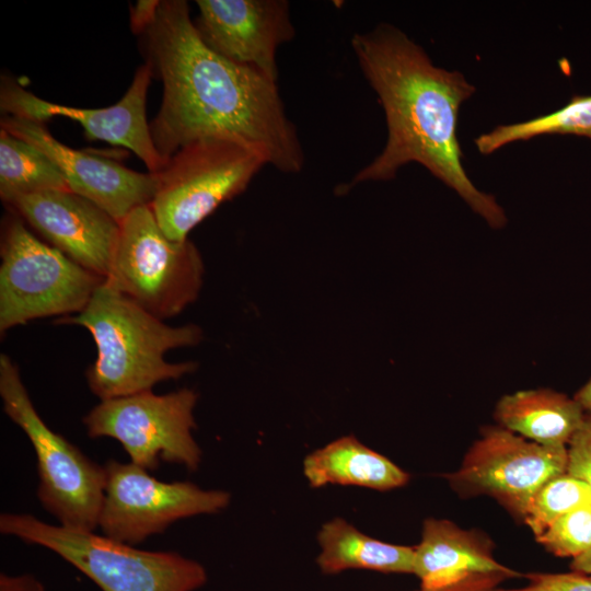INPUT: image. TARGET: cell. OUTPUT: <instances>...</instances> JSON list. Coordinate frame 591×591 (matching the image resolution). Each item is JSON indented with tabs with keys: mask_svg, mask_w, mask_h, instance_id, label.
Masks as SVG:
<instances>
[{
	"mask_svg": "<svg viewBox=\"0 0 591 591\" xmlns=\"http://www.w3.org/2000/svg\"><path fill=\"white\" fill-rule=\"evenodd\" d=\"M5 206L49 245L106 278L119 235V222L106 211L69 189L22 196Z\"/></svg>",
	"mask_w": 591,
	"mask_h": 591,
	"instance_id": "15",
	"label": "cell"
},
{
	"mask_svg": "<svg viewBox=\"0 0 591 591\" xmlns=\"http://www.w3.org/2000/svg\"><path fill=\"white\" fill-rule=\"evenodd\" d=\"M159 0H139L130 9L131 30L143 34L152 24L159 8Z\"/></svg>",
	"mask_w": 591,
	"mask_h": 591,
	"instance_id": "27",
	"label": "cell"
},
{
	"mask_svg": "<svg viewBox=\"0 0 591 591\" xmlns=\"http://www.w3.org/2000/svg\"><path fill=\"white\" fill-rule=\"evenodd\" d=\"M194 22L217 54L278 81L277 50L296 35L286 0H197Z\"/></svg>",
	"mask_w": 591,
	"mask_h": 591,
	"instance_id": "14",
	"label": "cell"
},
{
	"mask_svg": "<svg viewBox=\"0 0 591 591\" xmlns=\"http://www.w3.org/2000/svg\"><path fill=\"white\" fill-rule=\"evenodd\" d=\"M0 591H45L44 586L33 576L1 575Z\"/></svg>",
	"mask_w": 591,
	"mask_h": 591,
	"instance_id": "28",
	"label": "cell"
},
{
	"mask_svg": "<svg viewBox=\"0 0 591 591\" xmlns=\"http://www.w3.org/2000/svg\"><path fill=\"white\" fill-rule=\"evenodd\" d=\"M513 576L506 572L473 573L461 581L433 591H495L500 584ZM427 591V590H417Z\"/></svg>",
	"mask_w": 591,
	"mask_h": 591,
	"instance_id": "26",
	"label": "cell"
},
{
	"mask_svg": "<svg viewBox=\"0 0 591 591\" xmlns=\"http://www.w3.org/2000/svg\"><path fill=\"white\" fill-rule=\"evenodd\" d=\"M351 47L383 106L387 140L346 187L391 179L401 166L417 162L455 190L491 228H502L507 223L503 209L494 196L475 187L462 165L457 115L475 88L462 73L436 67L420 46L389 24L356 33Z\"/></svg>",
	"mask_w": 591,
	"mask_h": 591,
	"instance_id": "2",
	"label": "cell"
},
{
	"mask_svg": "<svg viewBox=\"0 0 591 591\" xmlns=\"http://www.w3.org/2000/svg\"><path fill=\"white\" fill-rule=\"evenodd\" d=\"M86 328L96 359L86 370L90 390L101 401L146 391L194 372L195 361L169 362L166 351L192 347L202 339L196 324L171 326L104 280L83 311L58 320Z\"/></svg>",
	"mask_w": 591,
	"mask_h": 591,
	"instance_id": "3",
	"label": "cell"
},
{
	"mask_svg": "<svg viewBox=\"0 0 591 591\" xmlns=\"http://www.w3.org/2000/svg\"><path fill=\"white\" fill-rule=\"evenodd\" d=\"M591 576V575H590Z\"/></svg>",
	"mask_w": 591,
	"mask_h": 591,
	"instance_id": "31",
	"label": "cell"
},
{
	"mask_svg": "<svg viewBox=\"0 0 591 591\" xmlns=\"http://www.w3.org/2000/svg\"><path fill=\"white\" fill-rule=\"evenodd\" d=\"M536 541L560 557L576 558L591 549V506L577 508L557 519Z\"/></svg>",
	"mask_w": 591,
	"mask_h": 591,
	"instance_id": "23",
	"label": "cell"
},
{
	"mask_svg": "<svg viewBox=\"0 0 591 591\" xmlns=\"http://www.w3.org/2000/svg\"><path fill=\"white\" fill-rule=\"evenodd\" d=\"M518 571L498 563L488 543L449 520L429 518L424 522L420 543L415 546L414 570L419 589L433 591L452 586L473 573Z\"/></svg>",
	"mask_w": 591,
	"mask_h": 591,
	"instance_id": "16",
	"label": "cell"
},
{
	"mask_svg": "<svg viewBox=\"0 0 591 591\" xmlns=\"http://www.w3.org/2000/svg\"><path fill=\"white\" fill-rule=\"evenodd\" d=\"M1 128L42 150L60 170L69 190L89 199L120 222L150 205L158 188L154 173H141L58 141L44 123L5 115Z\"/></svg>",
	"mask_w": 591,
	"mask_h": 591,
	"instance_id": "13",
	"label": "cell"
},
{
	"mask_svg": "<svg viewBox=\"0 0 591 591\" xmlns=\"http://www.w3.org/2000/svg\"><path fill=\"white\" fill-rule=\"evenodd\" d=\"M198 394L181 389L163 395L146 391L101 401L83 418L90 438L119 441L131 463L155 470L160 461L199 467L201 450L192 431Z\"/></svg>",
	"mask_w": 591,
	"mask_h": 591,
	"instance_id": "9",
	"label": "cell"
},
{
	"mask_svg": "<svg viewBox=\"0 0 591 591\" xmlns=\"http://www.w3.org/2000/svg\"><path fill=\"white\" fill-rule=\"evenodd\" d=\"M142 35L147 61L163 83L150 131L165 162L193 141L223 138L255 150L280 172L303 169V149L277 82L209 48L186 1H160Z\"/></svg>",
	"mask_w": 591,
	"mask_h": 591,
	"instance_id": "1",
	"label": "cell"
},
{
	"mask_svg": "<svg viewBox=\"0 0 591 591\" xmlns=\"http://www.w3.org/2000/svg\"><path fill=\"white\" fill-rule=\"evenodd\" d=\"M567 447L543 445L489 426L465 454L452 482L491 494L521 515L547 482L567 473Z\"/></svg>",
	"mask_w": 591,
	"mask_h": 591,
	"instance_id": "11",
	"label": "cell"
},
{
	"mask_svg": "<svg viewBox=\"0 0 591 591\" xmlns=\"http://www.w3.org/2000/svg\"><path fill=\"white\" fill-rule=\"evenodd\" d=\"M583 506H591L590 486L565 473L542 486L529 503L523 518L536 537L557 519Z\"/></svg>",
	"mask_w": 591,
	"mask_h": 591,
	"instance_id": "22",
	"label": "cell"
},
{
	"mask_svg": "<svg viewBox=\"0 0 591 591\" xmlns=\"http://www.w3.org/2000/svg\"><path fill=\"white\" fill-rule=\"evenodd\" d=\"M567 473L591 488V412L584 413L580 427L567 445Z\"/></svg>",
	"mask_w": 591,
	"mask_h": 591,
	"instance_id": "24",
	"label": "cell"
},
{
	"mask_svg": "<svg viewBox=\"0 0 591 591\" xmlns=\"http://www.w3.org/2000/svg\"><path fill=\"white\" fill-rule=\"evenodd\" d=\"M0 395L3 410L30 439L37 457V496L43 507L70 530L93 532L106 485L105 467L53 431L36 412L19 368L0 356Z\"/></svg>",
	"mask_w": 591,
	"mask_h": 591,
	"instance_id": "6",
	"label": "cell"
},
{
	"mask_svg": "<svg viewBox=\"0 0 591 591\" xmlns=\"http://www.w3.org/2000/svg\"><path fill=\"white\" fill-rule=\"evenodd\" d=\"M0 333L30 321L83 311L105 278L39 240L14 212L0 243Z\"/></svg>",
	"mask_w": 591,
	"mask_h": 591,
	"instance_id": "5",
	"label": "cell"
},
{
	"mask_svg": "<svg viewBox=\"0 0 591 591\" xmlns=\"http://www.w3.org/2000/svg\"><path fill=\"white\" fill-rule=\"evenodd\" d=\"M303 475L312 488L341 485L385 491L409 482V474L354 436L337 438L308 454Z\"/></svg>",
	"mask_w": 591,
	"mask_h": 591,
	"instance_id": "17",
	"label": "cell"
},
{
	"mask_svg": "<svg viewBox=\"0 0 591 591\" xmlns=\"http://www.w3.org/2000/svg\"><path fill=\"white\" fill-rule=\"evenodd\" d=\"M0 531L53 551L102 591H196L208 580L201 564L175 552L137 549L105 535L50 525L31 514H1Z\"/></svg>",
	"mask_w": 591,
	"mask_h": 591,
	"instance_id": "4",
	"label": "cell"
},
{
	"mask_svg": "<svg viewBox=\"0 0 591 591\" xmlns=\"http://www.w3.org/2000/svg\"><path fill=\"white\" fill-rule=\"evenodd\" d=\"M573 398L584 412H591V379L575 393Z\"/></svg>",
	"mask_w": 591,
	"mask_h": 591,
	"instance_id": "29",
	"label": "cell"
},
{
	"mask_svg": "<svg viewBox=\"0 0 591 591\" xmlns=\"http://www.w3.org/2000/svg\"><path fill=\"white\" fill-rule=\"evenodd\" d=\"M584 413L573 396L534 389L503 395L497 402L495 418L499 426L533 442L567 447Z\"/></svg>",
	"mask_w": 591,
	"mask_h": 591,
	"instance_id": "18",
	"label": "cell"
},
{
	"mask_svg": "<svg viewBox=\"0 0 591 591\" xmlns=\"http://www.w3.org/2000/svg\"><path fill=\"white\" fill-rule=\"evenodd\" d=\"M204 262L196 245L170 239L150 205L119 222V235L106 282L152 315L165 320L182 313L199 296Z\"/></svg>",
	"mask_w": 591,
	"mask_h": 591,
	"instance_id": "7",
	"label": "cell"
},
{
	"mask_svg": "<svg viewBox=\"0 0 591 591\" xmlns=\"http://www.w3.org/2000/svg\"><path fill=\"white\" fill-rule=\"evenodd\" d=\"M104 467L106 485L99 525L105 536L128 545L162 533L179 519L218 513L231 500L224 490H206L189 482H161L131 462L111 460Z\"/></svg>",
	"mask_w": 591,
	"mask_h": 591,
	"instance_id": "10",
	"label": "cell"
},
{
	"mask_svg": "<svg viewBox=\"0 0 591 591\" xmlns=\"http://www.w3.org/2000/svg\"><path fill=\"white\" fill-rule=\"evenodd\" d=\"M547 134H569L591 138V95L573 96L564 107L526 121L500 125L475 139L482 154H490L512 141Z\"/></svg>",
	"mask_w": 591,
	"mask_h": 591,
	"instance_id": "21",
	"label": "cell"
},
{
	"mask_svg": "<svg viewBox=\"0 0 591 591\" xmlns=\"http://www.w3.org/2000/svg\"><path fill=\"white\" fill-rule=\"evenodd\" d=\"M316 565L323 575L347 570L413 573L415 547L373 538L343 518L325 522L318 533Z\"/></svg>",
	"mask_w": 591,
	"mask_h": 591,
	"instance_id": "19",
	"label": "cell"
},
{
	"mask_svg": "<svg viewBox=\"0 0 591 591\" xmlns=\"http://www.w3.org/2000/svg\"><path fill=\"white\" fill-rule=\"evenodd\" d=\"M570 568L572 571L591 575V549L581 556L572 558Z\"/></svg>",
	"mask_w": 591,
	"mask_h": 591,
	"instance_id": "30",
	"label": "cell"
},
{
	"mask_svg": "<svg viewBox=\"0 0 591 591\" xmlns=\"http://www.w3.org/2000/svg\"><path fill=\"white\" fill-rule=\"evenodd\" d=\"M152 74L153 68L146 61L137 69L124 96L104 108L51 103L28 92L14 79L2 77L0 107L7 115L40 123L54 116L68 117L83 127L86 138L128 148L142 160L150 173L158 174L166 162L153 143L146 115Z\"/></svg>",
	"mask_w": 591,
	"mask_h": 591,
	"instance_id": "12",
	"label": "cell"
},
{
	"mask_svg": "<svg viewBox=\"0 0 591 591\" xmlns=\"http://www.w3.org/2000/svg\"><path fill=\"white\" fill-rule=\"evenodd\" d=\"M529 583L523 588L495 591H591V576L572 571L568 573H529Z\"/></svg>",
	"mask_w": 591,
	"mask_h": 591,
	"instance_id": "25",
	"label": "cell"
},
{
	"mask_svg": "<svg viewBox=\"0 0 591 591\" xmlns=\"http://www.w3.org/2000/svg\"><path fill=\"white\" fill-rule=\"evenodd\" d=\"M69 189L56 164L38 148L0 128V197L7 205L26 195Z\"/></svg>",
	"mask_w": 591,
	"mask_h": 591,
	"instance_id": "20",
	"label": "cell"
},
{
	"mask_svg": "<svg viewBox=\"0 0 591 591\" xmlns=\"http://www.w3.org/2000/svg\"><path fill=\"white\" fill-rule=\"evenodd\" d=\"M255 150L230 139L205 138L182 147L157 174L150 207L162 231L184 241L220 205L243 193L266 165Z\"/></svg>",
	"mask_w": 591,
	"mask_h": 591,
	"instance_id": "8",
	"label": "cell"
}]
</instances>
